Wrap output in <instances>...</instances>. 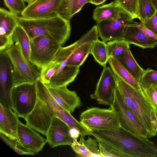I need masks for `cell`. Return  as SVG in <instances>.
<instances>
[{
    "instance_id": "6da1fadb",
    "label": "cell",
    "mask_w": 157,
    "mask_h": 157,
    "mask_svg": "<svg viewBox=\"0 0 157 157\" xmlns=\"http://www.w3.org/2000/svg\"><path fill=\"white\" fill-rule=\"evenodd\" d=\"M95 139L120 149L128 157H155L157 148L148 137L131 134L121 127L117 130L91 131Z\"/></svg>"
},
{
    "instance_id": "7a4b0ae2",
    "label": "cell",
    "mask_w": 157,
    "mask_h": 157,
    "mask_svg": "<svg viewBox=\"0 0 157 157\" xmlns=\"http://www.w3.org/2000/svg\"><path fill=\"white\" fill-rule=\"evenodd\" d=\"M18 24L23 28L30 39L39 36H45L62 46L70 37V21L59 14L38 19H28L19 16Z\"/></svg>"
},
{
    "instance_id": "3957f363",
    "label": "cell",
    "mask_w": 157,
    "mask_h": 157,
    "mask_svg": "<svg viewBox=\"0 0 157 157\" xmlns=\"http://www.w3.org/2000/svg\"><path fill=\"white\" fill-rule=\"evenodd\" d=\"M114 74L117 88L125 105L147 131L148 137L154 136L156 134L153 128L151 117V113L153 109L142 90L135 89Z\"/></svg>"
},
{
    "instance_id": "277c9868",
    "label": "cell",
    "mask_w": 157,
    "mask_h": 157,
    "mask_svg": "<svg viewBox=\"0 0 157 157\" xmlns=\"http://www.w3.org/2000/svg\"><path fill=\"white\" fill-rule=\"evenodd\" d=\"M79 122L90 132L99 130H117L120 128L118 119L111 109L93 107L82 112Z\"/></svg>"
},
{
    "instance_id": "5b68a950",
    "label": "cell",
    "mask_w": 157,
    "mask_h": 157,
    "mask_svg": "<svg viewBox=\"0 0 157 157\" xmlns=\"http://www.w3.org/2000/svg\"><path fill=\"white\" fill-rule=\"evenodd\" d=\"M29 61L41 70L53 61L62 46L48 36L40 35L30 39Z\"/></svg>"
},
{
    "instance_id": "8992f818",
    "label": "cell",
    "mask_w": 157,
    "mask_h": 157,
    "mask_svg": "<svg viewBox=\"0 0 157 157\" xmlns=\"http://www.w3.org/2000/svg\"><path fill=\"white\" fill-rule=\"evenodd\" d=\"M37 98L35 83H24L15 86L11 93V109L18 117L24 118L33 109Z\"/></svg>"
},
{
    "instance_id": "52a82bcc",
    "label": "cell",
    "mask_w": 157,
    "mask_h": 157,
    "mask_svg": "<svg viewBox=\"0 0 157 157\" xmlns=\"http://www.w3.org/2000/svg\"><path fill=\"white\" fill-rule=\"evenodd\" d=\"M13 66L17 85L24 83H34L40 76V70L24 56L18 45L15 44L5 51Z\"/></svg>"
},
{
    "instance_id": "ba28073f",
    "label": "cell",
    "mask_w": 157,
    "mask_h": 157,
    "mask_svg": "<svg viewBox=\"0 0 157 157\" xmlns=\"http://www.w3.org/2000/svg\"><path fill=\"white\" fill-rule=\"evenodd\" d=\"M110 107L115 113L121 128L133 134L148 137L147 131L125 105L117 88Z\"/></svg>"
},
{
    "instance_id": "9c48e42d",
    "label": "cell",
    "mask_w": 157,
    "mask_h": 157,
    "mask_svg": "<svg viewBox=\"0 0 157 157\" xmlns=\"http://www.w3.org/2000/svg\"><path fill=\"white\" fill-rule=\"evenodd\" d=\"M55 116L52 107L37 92L36 101L33 109L24 119L26 124L45 136Z\"/></svg>"
},
{
    "instance_id": "30bf717a",
    "label": "cell",
    "mask_w": 157,
    "mask_h": 157,
    "mask_svg": "<svg viewBox=\"0 0 157 157\" xmlns=\"http://www.w3.org/2000/svg\"><path fill=\"white\" fill-rule=\"evenodd\" d=\"M133 19L130 14L123 10L115 17L96 22L98 36L105 43L124 39L125 28Z\"/></svg>"
},
{
    "instance_id": "8fae6325",
    "label": "cell",
    "mask_w": 157,
    "mask_h": 157,
    "mask_svg": "<svg viewBox=\"0 0 157 157\" xmlns=\"http://www.w3.org/2000/svg\"><path fill=\"white\" fill-rule=\"evenodd\" d=\"M16 78L11 62L5 51L0 52V104L11 109V90L16 84Z\"/></svg>"
},
{
    "instance_id": "7c38bea8",
    "label": "cell",
    "mask_w": 157,
    "mask_h": 157,
    "mask_svg": "<svg viewBox=\"0 0 157 157\" xmlns=\"http://www.w3.org/2000/svg\"><path fill=\"white\" fill-rule=\"evenodd\" d=\"M117 87L113 72L110 67L105 65L94 92L90 95V97L96 101L98 104L110 106L113 101L114 93Z\"/></svg>"
},
{
    "instance_id": "4fadbf2b",
    "label": "cell",
    "mask_w": 157,
    "mask_h": 157,
    "mask_svg": "<svg viewBox=\"0 0 157 157\" xmlns=\"http://www.w3.org/2000/svg\"><path fill=\"white\" fill-rule=\"evenodd\" d=\"M34 83L37 92L51 105L56 116L66 123L70 129H75L78 131L80 135H84L86 133V128L76 120L71 113L64 109L56 101L46 86L42 82L40 76L36 78Z\"/></svg>"
},
{
    "instance_id": "5bb4252c",
    "label": "cell",
    "mask_w": 157,
    "mask_h": 157,
    "mask_svg": "<svg viewBox=\"0 0 157 157\" xmlns=\"http://www.w3.org/2000/svg\"><path fill=\"white\" fill-rule=\"evenodd\" d=\"M16 139L21 147L34 154L41 151L47 143V139L36 131L23 124L20 120Z\"/></svg>"
},
{
    "instance_id": "9a60e30c",
    "label": "cell",
    "mask_w": 157,
    "mask_h": 157,
    "mask_svg": "<svg viewBox=\"0 0 157 157\" xmlns=\"http://www.w3.org/2000/svg\"><path fill=\"white\" fill-rule=\"evenodd\" d=\"M61 0H36L28 4L21 13L28 19L48 17L58 15Z\"/></svg>"
},
{
    "instance_id": "2e32d148",
    "label": "cell",
    "mask_w": 157,
    "mask_h": 157,
    "mask_svg": "<svg viewBox=\"0 0 157 157\" xmlns=\"http://www.w3.org/2000/svg\"><path fill=\"white\" fill-rule=\"evenodd\" d=\"M18 15L0 8V50L5 51L14 45L13 34L18 24Z\"/></svg>"
},
{
    "instance_id": "e0dca14e",
    "label": "cell",
    "mask_w": 157,
    "mask_h": 157,
    "mask_svg": "<svg viewBox=\"0 0 157 157\" xmlns=\"http://www.w3.org/2000/svg\"><path fill=\"white\" fill-rule=\"evenodd\" d=\"M67 124L55 116L45 136L47 143L52 148L61 145L71 146L74 140Z\"/></svg>"
},
{
    "instance_id": "ac0fdd59",
    "label": "cell",
    "mask_w": 157,
    "mask_h": 157,
    "mask_svg": "<svg viewBox=\"0 0 157 157\" xmlns=\"http://www.w3.org/2000/svg\"><path fill=\"white\" fill-rule=\"evenodd\" d=\"M56 101L68 112H73L81 105L80 98L75 91L69 90L67 86L55 87L46 85Z\"/></svg>"
},
{
    "instance_id": "d6986e66",
    "label": "cell",
    "mask_w": 157,
    "mask_h": 157,
    "mask_svg": "<svg viewBox=\"0 0 157 157\" xmlns=\"http://www.w3.org/2000/svg\"><path fill=\"white\" fill-rule=\"evenodd\" d=\"M137 22L133 20L126 26L124 40L130 44L135 45L143 48H153L157 46V40L148 37L138 28Z\"/></svg>"
},
{
    "instance_id": "ffe728a7",
    "label": "cell",
    "mask_w": 157,
    "mask_h": 157,
    "mask_svg": "<svg viewBox=\"0 0 157 157\" xmlns=\"http://www.w3.org/2000/svg\"><path fill=\"white\" fill-rule=\"evenodd\" d=\"M56 62L58 64L57 68L48 85L55 87L67 86L74 81L79 73L80 67L66 65V59Z\"/></svg>"
},
{
    "instance_id": "44dd1931",
    "label": "cell",
    "mask_w": 157,
    "mask_h": 157,
    "mask_svg": "<svg viewBox=\"0 0 157 157\" xmlns=\"http://www.w3.org/2000/svg\"><path fill=\"white\" fill-rule=\"evenodd\" d=\"M19 121L18 117L12 109L0 104V132L16 139Z\"/></svg>"
},
{
    "instance_id": "7402d4cb",
    "label": "cell",
    "mask_w": 157,
    "mask_h": 157,
    "mask_svg": "<svg viewBox=\"0 0 157 157\" xmlns=\"http://www.w3.org/2000/svg\"><path fill=\"white\" fill-rule=\"evenodd\" d=\"M114 57L139 83L144 70L136 62L130 49Z\"/></svg>"
},
{
    "instance_id": "603a6c76",
    "label": "cell",
    "mask_w": 157,
    "mask_h": 157,
    "mask_svg": "<svg viewBox=\"0 0 157 157\" xmlns=\"http://www.w3.org/2000/svg\"><path fill=\"white\" fill-rule=\"evenodd\" d=\"M123 10L114 0L96 7L93 11L92 18L96 22L110 19L118 16Z\"/></svg>"
},
{
    "instance_id": "cb8c5ba5",
    "label": "cell",
    "mask_w": 157,
    "mask_h": 157,
    "mask_svg": "<svg viewBox=\"0 0 157 157\" xmlns=\"http://www.w3.org/2000/svg\"><path fill=\"white\" fill-rule=\"evenodd\" d=\"M108 62L110 67L114 73L135 89L140 90L139 83L114 57H110Z\"/></svg>"
},
{
    "instance_id": "d4e9b609",
    "label": "cell",
    "mask_w": 157,
    "mask_h": 157,
    "mask_svg": "<svg viewBox=\"0 0 157 157\" xmlns=\"http://www.w3.org/2000/svg\"><path fill=\"white\" fill-rule=\"evenodd\" d=\"M94 41L86 42L78 47L68 57L66 65L80 67L90 53Z\"/></svg>"
},
{
    "instance_id": "484cf974",
    "label": "cell",
    "mask_w": 157,
    "mask_h": 157,
    "mask_svg": "<svg viewBox=\"0 0 157 157\" xmlns=\"http://www.w3.org/2000/svg\"><path fill=\"white\" fill-rule=\"evenodd\" d=\"M13 39L15 44L19 46L24 56L29 61L30 39L25 30L19 25L13 32Z\"/></svg>"
},
{
    "instance_id": "4316f807",
    "label": "cell",
    "mask_w": 157,
    "mask_h": 157,
    "mask_svg": "<svg viewBox=\"0 0 157 157\" xmlns=\"http://www.w3.org/2000/svg\"><path fill=\"white\" fill-rule=\"evenodd\" d=\"M91 54L95 61L104 67L108 62L109 58L106 43L98 39L94 40L92 43Z\"/></svg>"
},
{
    "instance_id": "83f0119b",
    "label": "cell",
    "mask_w": 157,
    "mask_h": 157,
    "mask_svg": "<svg viewBox=\"0 0 157 157\" xmlns=\"http://www.w3.org/2000/svg\"><path fill=\"white\" fill-rule=\"evenodd\" d=\"M106 44L109 58L122 54L130 49V44L124 39L110 41Z\"/></svg>"
},
{
    "instance_id": "f1b7e54d",
    "label": "cell",
    "mask_w": 157,
    "mask_h": 157,
    "mask_svg": "<svg viewBox=\"0 0 157 157\" xmlns=\"http://www.w3.org/2000/svg\"><path fill=\"white\" fill-rule=\"evenodd\" d=\"M102 157H128L123 151L115 147L97 140Z\"/></svg>"
},
{
    "instance_id": "f546056e",
    "label": "cell",
    "mask_w": 157,
    "mask_h": 157,
    "mask_svg": "<svg viewBox=\"0 0 157 157\" xmlns=\"http://www.w3.org/2000/svg\"><path fill=\"white\" fill-rule=\"evenodd\" d=\"M140 86L157 117V84Z\"/></svg>"
},
{
    "instance_id": "4dcf8cb0",
    "label": "cell",
    "mask_w": 157,
    "mask_h": 157,
    "mask_svg": "<svg viewBox=\"0 0 157 157\" xmlns=\"http://www.w3.org/2000/svg\"><path fill=\"white\" fill-rule=\"evenodd\" d=\"M119 6L130 14L133 19L139 18V0H114Z\"/></svg>"
},
{
    "instance_id": "1f68e13d",
    "label": "cell",
    "mask_w": 157,
    "mask_h": 157,
    "mask_svg": "<svg viewBox=\"0 0 157 157\" xmlns=\"http://www.w3.org/2000/svg\"><path fill=\"white\" fill-rule=\"evenodd\" d=\"M156 11L148 0H139L138 19L141 22L151 17Z\"/></svg>"
},
{
    "instance_id": "d6a6232c",
    "label": "cell",
    "mask_w": 157,
    "mask_h": 157,
    "mask_svg": "<svg viewBox=\"0 0 157 157\" xmlns=\"http://www.w3.org/2000/svg\"><path fill=\"white\" fill-rule=\"evenodd\" d=\"M57 67V63L53 60L41 69L40 77L45 85L50 84L51 78L56 72Z\"/></svg>"
},
{
    "instance_id": "836d02e7",
    "label": "cell",
    "mask_w": 157,
    "mask_h": 157,
    "mask_svg": "<svg viewBox=\"0 0 157 157\" xmlns=\"http://www.w3.org/2000/svg\"><path fill=\"white\" fill-rule=\"evenodd\" d=\"M0 136L1 139L4 142L18 155H34V154L21 147L17 142L16 139L11 138L1 132H0Z\"/></svg>"
},
{
    "instance_id": "e575fe53",
    "label": "cell",
    "mask_w": 157,
    "mask_h": 157,
    "mask_svg": "<svg viewBox=\"0 0 157 157\" xmlns=\"http://www.w3.org/2000/svg\"><path fill=\"white\" fill-rule=\"evenodd\" d=\"M79 140L83 143L90 153L91 157H102L100 151L98 142L96 139L95 140L88 137V139L86 140L84 137L80 136Z\"/></svg>"
},
{
    "instance_id": "d590c367",
    "label": "cell",
    "mask_w": 157,
    "mask_h": 157,
    "mask_svg": "<svg viewBox=\"0 0 157 157\" xmlns=\"http://www.w3.org/2000/svg\"><path fill=\"white\" fill-rule=\"evenodd\" d=\"M139 83L140 86L157 84V70L151 68L144 70Z\"/></svg>"
},
{
    "instance_id": "8d00e7d4",
    "label": "cell",
    "mask_w": 157,
    "mask_h": 157,
    "mask_svg": "<svg viewBox=\"0 0 157 157\" xmlns=\"http://www.w3.org/2000/svg\"><path fill=\"white\" fill-rule=\"evenodd\" d=\"M9 11L17 14H21L26 6L23 0H3Z\"/></svg>"
},
{
    "instance_id": "74e56055",
    "label": "cell",
    "mask_w": 157,
    "mask_h": 157,
    "mask_svg": "<svg viewBox=\"0 0 157 157\" xmlns=\"http://www.w3.org/2000/svg\"><path fill=\"white\" fill-rule=\"evenodd\" d=\"M72 150L78 156L82 157H91V155L87 150L83 143L77 139H74L71 146Z\"/></svg>"
},
{
    "instance_id": "f35d334b",
    "label": "cell",
    "mask_w": 157,
    "mask_h": 157,
    "mask_svg": "<svg viewBox=\"0 0 157 157\" xmlns=\"http://www.w3.org/2000/svg\"><path fill=\"white\" fill-rule=\"evenodd\" d=\"M73 0H61L58 14L68 21H70L71 11Z\"/></svg>"
},
{
    "instance_id": "ab89813d",
    "label": "cell",
    "mask_w": 157,
    "mask_h": 157,
    "mask_svg": "<svg viewBox=\"0 0 157 157\" xmlns=\"http://www.w3.org/2000/svg\"><path fill=\"white\" fill-rule=\"evenodd\" d=\"M141 22L157 36V11L151 17L145 19Z\"/></svg>"
},
{
    "instance_id": "60d3db41",
    "label": "cell",
    "mask_w": 157,
    "mask_h": 157,
    "mask_svg": "<svg viewBox=\"0 0 157 157\" xmlns=\"http://www.w3.org/2000/svg\"><path fill=\"white\" fill-rule=\"evenodd\" d=\"M90 3V0H73L71 11V17L81 10L87 3Z\"/></svg>"
},
{
    "instance_id": "b9f144b4",
    "label": "cell",
    "mask_w": 157,
    "mask_h": 157,
    "mask_svg": "<svg viewBox=\"0 0 157 157\" xmlns=\"http://www.w3.org/2000/svg\"><path fill=\"white\" fill-rule=\"evenodd\" d=\"M138 27L147 36L152 39L157 40V36L145 26L141 22H137Z\"/></svg>"
},
{
    "instance_id": "7bdbcfd3",
    "label": "cell",
    "mask_w": 157,
    "mask_h": 157,
    "mask_svg": "<svg viewBox=\"0 0 157 157\" xmlns=\"http://www.w3.org/2000/svg\"><path fill=\"white\" fill-rule=\"evenodd\" d=\"M151 117L153 128L156 135L157 133V117L153 110L151 112Z\"/></svg>"
},
{
    "instance_id": "ee69618b",
    "label": "cell",
    "mask_w": 157,
    "mask_h": 157,
    "mask_svg": "<svg viewBox=\"0 0 157 157\" xmlns=\"http://www.w3.org/2000/svg\"><path fill=\"white\" fill-rule=\"evenodd\" d=\"M106 0H90V3L95 5L103 4Z\"/></svg>"
},
{
    "instance_id": "f6af8a7d",
    "label": "cell",
    "mask_w": 157,
    "mask_h": 157,
    "mask_svg": "<svg viewBox=\"0 0 157 157\" xmlns=\"http://www.w3.org/2000/svg\"><path fill=\"white\" fill-rule=\"evenodd\" d=\"M151 4L157 11V0H148Z\"/></svg>"
},
{
    "instance_id": "bcb514c9",
    "label": "cell",
    "mask_w": 157,
    "mask_h": 157,
    "mask_svg": "<svg viewBox=\"0 0 157 157\" xmlns=\"http://www.w3.org/2000/svg\"><path fill=\"white\" fill-rule=\"evenodd\" d=\"M25 2H26L28 3V4H30L34 1H35L36 0H23Z\"/></svg>"
},
{
    "instance_id": "7dc6e473",
    "label": "cell",
    "mask_w": 157,
    "mask_h": 157,
    "mask_svg": "<svg viewBox=\"0 0 157 157\" xmlns=\"http://www.w3.org/2000/svg\"></svg>"
}]
</instances>
